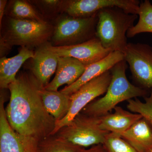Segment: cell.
Wrapping results in <instances>:
<instances>
[{"label":"cell","instance_id":"obj_1","mask_svg":"<svg viewBox=\"0 0 152 152\" xmlns=\"http://www.w3.org/2000/svg\"><path fill=\"white\" fill-rule=\"evenodd\" d=\"M43 87L32 73H20L9 86L10 98L5 108L15 132L39 140L51 135L56 122L44 106L40 92Z\"/></svg>","mask_w":152,"mask_h":152},{"label":"cell","instance_id":"obj_2","mask_svg":"<svg viewBox=\"0 0 152 152\" xmlns=\"http://www.w3.org/2000/svg\"><path fill=\"white\" fill-rule=\"evenodd\" d=\"M127 64L124 59L110 69L112 79L105 94L87 105L81 113L101 117L109 113L120 103L137 97L147 96L148 91L134 86L128 80L126 74Z\"/></svg>","mask_w":152,"mask_h":152},{"label":"cell","instance_id":"obj_3","mask_svg":"<svg viewBox=\"0 0 152 152\" xmlns=\"http://www.w3.org/2000/svg\"><path fill=\"white\" fill-rule=\"evenodd\" d=\"M138 16L118 7L101 10L97 13L96 37L105 48L123 53L128 44L127 33L134 26Z\"/></svg>","mask_w":152,"mask_h":152},{"label":"cell","instance_id":"obj_4","mask_svg":"<svg viewBox=\"0 0 152 152\" xmlns=\"http://www.w3.org/2000/svg\"><path fill=\"white\" fill-rule=\"evenodd\" d=\"M101 117L80 113L56 134L72 143L88 148L104 142L109 132L100 127Z\"/></svg>","mask_w":152,"mask_h":152},{"label":"cell","instance_id":"obj_5","mask_svg":"<svg viewBox=\"0 0 152 152\" xmlns=\"http://www.w3.org/2000/svg\"><path fill=\"white\" fill-rule=\"evenodd\" d=\"M52 27L47 23L12 18L1 45L9 48L14 45L29 48L41 46L48 39Z\"/></svg>","mask_w":152,"mask_h":152},{"label":"cell","instance_id":"obj_6","mask_svg":"<svg viewBox=\"0 0 152 152\" xmlns=\"http://www.w3.org/2000/svg\"><path fill=\"white\" fill-rule=\"evenodd\" d=\"M110 71H107L99 77L83 85L76 92L71 95L70 109L63 119L56 121L51 135H54L63 127L69 124L87 105L96 98L105 94L112 79Z\"/></svg>","mask_w":152,"mask_h":152},{"label":"cell","instance_id":"obj_7","mask_svg":"<svg viewBox=\"0 0 152 152\" xmlns=\"http://www.w3.org/2000/svg\"><path fill=\"white\" fill-rule=\"evenodd\" d=\"M97 14L88 18L68 17L60 21L54 34L53 39L66 45L82 43L96 38Z\"/></svg>","mask_w":152,"mask_h":152},{"label":"cell","instance_id":"obj_8","mask_svg":"<svg viewBox=\"0 0 152 152\" xmlns=\"http://www.w3.org/2000/svg\"><path fill=\"white\" fill-rule=\"evenodd\" d=\"M123 53L139 87L147 91L152 89V47L140 43H128Z\"/></svg>","mask_w":152,"mask_h":152},{"label":"cell","instance_id":"obj_9","mask_svg":"<svg viewBox=\"0 0 152 152\" xmlns=\"http://www.w3.org/2000/svg\"><path fill=\"white\" fill-rule=\"evenodd\" d=\"M5 99H0V152H40L39 140L20 134L12 129L7 119Z\"/></svg>","mask_w":152,"mask_h":152},{"label":"cell","instance_id":"obj_10","mask_svg":"<svg viewBox=\"0 0 152 152\" xmlns=\"http://www.w3.org/2000/svg\"><path fill=\"white\" fill-rule=\"evenodd\" d=\"M138 0H75L68 3L66 11L71 17L88 18L109 7H118L128 13L138 15Z\"/></svg>","mask_w":152,"mask_h":152},{"label":"cell","instance_id":"obj_11","mask_svg":"<svg viewBox=\"0 0 152 152\" xmlns=\"http://www.w3.org/2000/svg\"><path fill=\"white\" fill-rule=\"evenodd\" d=\"M48 47L58 56L75 58L86 66L103 59L112 52L105 48L96 37L82 43L70 45L53 46L48 43Z\"/></svg>","mask_w":152,"mask_h":152},{"label":"cell","instance_id":"obj_12","mask_svg":"<svg viewBox=\"0 0 152 152\" xmlns=\"http://www.w3.org/2000/svg\"><path fill=\"white\" fill-rule=\"evenodd\" d=\"M86 67V66L75 58L59 57L56 75L45 88L48 91H56L62 85H72L80 77Z\"/></svg>","mask_w":152,"mask_h":152},{"label":"cell","instance_id":"obj_13","mask_svg":"<svg viewBox=\"0 0 152 152\" xmlns=\"http://www.w3.org/2000/svg\"><path fill=\"white\" fill-rule=\"evenodd\" d=\"M124 60V54L118 51L112 52L103 59L87 66L82 75L76 82L61 90V92L71 95L83 85L91 80L110 70L116 64Z\"/></svg>","mask_w":152,"mask_h":152},{"label":"cell","instance_id":"obj_14","mask_svg":"<svg viewBox=\"0 0 152 152\" xmlns=\"http://www.w3.org/2000/svg\"><path fill=\"white\" fill-rule=\"evenodd\" d=\"M58 58L49 49L48 43L40 46L34 54L32 74L44 87L57 69Z\"/></svg>","mask_w":152,"mask_h":152},{"label":"cell","instance_id":"obj_15","mask_svg":"<svg viewBox=\"0 0 152 152\" xmlns=\"http://www.w3.org/2000/svg\"><path fill=\"white\" fill-rule=\"evenodd\" d=\"M121 137L139 152H152V126L144 118L137 121Z\"/></svg>","mask_w":152,"mask_h":152},{"label":"cell","instance_id":"obj_16","mask_svg":"<svg viewBox=\"0 0 152 152\" xmlns=\"http://www.w3.org/2000/svg\"><path fill=\"white\" fill-rule=\"evenodd\" d=\"M114 113L101 117L100 127L103 130L110 133L121 134L142 117L133 113L117 106Z\"/></svg>","mask_w":152,"mask_h":152},{"label":"cell","instance_id":"obj_17","mask_svg":"<svg viewBox=\"0 0 152 152\" xmlns=\"http://www.w3.org/2000/svg\"><path fill=\"white\" fill-rule=\"evenodd\" d=\"M34 53L28 48L23 47L19 53L12 58L3 57L0 61V86L2 89L8 88L15 80L18 71L24 63L34 57Z\"/></svg>","mask_w":152,"mask_h":152},{"label":"cell","instance_id":"obj_18","mask_svg":"<svg viewBox=\"0 0 152 152\" xmlns=\"http://www.w3.org/2000/svg\"><path fill=\"white\" fill-rule=\"evenodd\" d=\"M40 92L46 110L56 121L63 119L66 116L70 109L71 95L60 91H48L44 87Z\"/></svg>","mask_w":152,"mask_h":152},{"label":"cell","instance_id":"obj_19","mask_svg":"<svg viewBox=\"0 0 152 152\" xmlns=\"http://www.w3.org/2000/svg\"><path fill=\"white\" fill-rule=\"evenodd\" d=\"M138 15V22L128 31V38H132L142 33H152V4L148 0L140 3Z\"/></svg>","mask_w":152,"mask_h":152},{"label":"cell","instance_id":"obj_20","mask_svg":"<svg viewBox=\"0 0 152 152\" xmlns=\"http://www.w3.org/2000/svg\"><path fill=\"white\" fill-rule=\"evenodd\" d=\"M80 147L56 134L41 140L39 143L40 152H75Z\"/></svg>","mask_w":152,"mask_h":152},{"label":"cell","instance_id":"obj_21","mask_svg":"<svg viewBox=\"0 0 152 152\" xmlns=\"http://www.w3.org/2000/svg\"><path fill=\"white\" fill-rule=\"evenodd\" d=\"M145 102L136 98L127 101V107L134 113L140 114L152 126V91L149 96L144 98Z\"/></svg>","mask_w":152,"mask_h":152},{"label":"cell","instance_id":"obj_22","mask_svg":"<svg viewBox=\"0 0 152 152\" xmlns=\"http://www.w3.org/2000/svg\"><path fill=\"white\" fill-rule=\"evenodd\" d=\"M12 14L16 18L30 20L45 23L29 4L22 1H16L13 5Z\"/></svg>","mask_w":152,"mask_h":152},{"label":"cell","instance_id":"obj_23","mask_svg":"<svg viewBox=\"0 0 152 152\" xmlns=\"http://www.w3.org/2000/svg\"><path fill=\"white\" fill-rule=\"evenodd\" d=\"M107 152H139L121 137V135L109 133L103 144Z\"/></svg>","mask_w":152,"mask_h":152},{"label":"cell","instance_id":"obj_24","mask_svg":"<svg viewBox=\"0 0 152 152\" xmlns=\"http://www.w3.org/2000/svg\"><path fill=\"white\" fill-rule=\"evenodd\" d=\"M75 152H107L102 144L95 145L89 148L80 147Z\"/></svg>","mask_w":152,"mask_h":152},{"label":"cell","instance_id":"obj_25","mask_svg":"<svg viewBox=\"0 0 152 152\" xmlns=\"http://www.w3.org/2000/svg\"><path fill=\"white\" fill-rule=\"evenodd\" d=\"M7 3V1H5V0L0 1V23H1V25Z\"/></svg>","mask_w":152,"mask_h":152},{"label":"cell","instance_id":"obj_26","mask_svg":"<svg viewBox=\"0 0 152 152\" xmlns=\"http://www.w3.org/2000/svg\"><path fill=\"white\" fill-rule=\"evenodd\" d=\"M45 3L48 4L54 5L56 4L58 2V1H45Z\"/></svg>","mask_w":152,"mask_h":152}]
</instances>
